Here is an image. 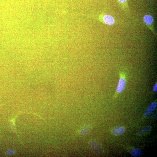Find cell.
Listing matches in <instances>:
<instances>
[{
	"label": "cell",
	"mask_w": 157,
	"mask_h": 157,
	"mask_svg": "<svg viewBox=\"0 0 157 157\" xmlns=\"http://www.w3.org/2000/svg\"><path fill=\"white\" fill-rule=\"evenodd\" d=\"M120 79L117 86L116 91L117 93H120L123 91L126 86L127 80V76L126 73L121 71L119 73Z\"/></svg>",
	"instance_id": "cell-1"
},
{
	"label": "cell",
	"mask_w": 157,
	"mask_h": 157,
	"mask_svg": "<svg viewBox=\"0 0 157 157\" xmlns=\"http://www.w3.org/2000/svg\"><path fill=\"white\" fill-rule=\"evenodd\" d=\"M90 146L92 149L96 153H100L102 151L100 145L96 141H91L90 143Z\"/></svg>",
	"instance_id": "cell-2"
},
{
	"label": "cell",
	"mask_w": 157,
	"mask_h": 157,
	"mask_svg": "<svg viewBox=\"0 0 157 157\" xmlns=\"http://www.w3.org/2000/svg\"><path fill=\"white\" fill-rule=\"evenodd\" d=\"M143 20L146 24L153 31V18L152 16L150 15H146L144 17Z\"/></svg>",
	"instance_id": "cell-3"
},
{
	"label": "cell",
	"mask_w": 157,
	"mask_h": 157,
	"mask_svg": "<svg viewBox=\"0 0 157 157\" xmlns=\"http://www.w3.org/2000/svg\"><path fill=\"white\" fill-rule=\"evenodd\" d=\"M157 107V103L154 102L150 105L149 107L147 108L144 113V116L147 117L151 114L156 109Z\"/></svg>",
	"instance_id": "cell-4"
},
{
	"label": "cell",
	"mask_w": 157,
	"mask_h": 157,
	"mask_svg": "<svg viewBox=\"0 0 157 157\" xmlns=\"http://www.w3.org/2000/svg\"><path fill=\"white\" fill-rule=\"evenodd\" d=\"M103 20L105 23L109 25H113L115 23V20L114 17L108 15L104 16Z\"/></svg>",
	"instance_id": "cell-5"
},
{
	"label": "cell",
	"mask_w": 157,
	"mask_h": 157,
	"mask_svg": "<svg viewBox=\"0 0 157 157\" xmlns=\"http://www.w3.org/2000/svg\"><path fill=\"white\" fill-rule=\"evenodd\" d=\"M125 130L124 128L122 127H118L114 129L113 133L115 135H119L124 133Z\"/></svg>",
	"instance_id": "cell-6"
},
{
	"label": "cell",
	"mask_w": 157,
	"mask_h": 157,
	"mask_svg": "<svg viewBox=\"0 0 157 157\" xmlns=\"http://www.w3.org/2000/svg\"><path fill=\"white\" fill-rule=\"evenodd\" d=\"M131 153L133 156L135 157L140 156L143 154L142 150L140 148H138L133 150L131 152Z\"/></svg>",
	"instance_id": "cell-7"
},
{
	"label": "cell",
	"mask_w": 157,
	"mask_h": 157,
	"mask_svg": "<svg viewBox=\"0 0 157 157\" xmlns=\"http://www.w3.org/2000/svg\"><path fill=\"white\" fill-rule=\"evenodd\" d=\"M151 129V127L150 126L146 127L143 128V129L139 131V132H138V135H140L143 134H144V133L146 132L147 131Z\"/></svg>",
	"instance_id": "cell-8"
},
{
	"label": "cell",
	"mask_w": 157,
	"mask_h": 157,
	"mask_svg": "<svg viewBox=\"0 0 157 157\" xmlns=\"http://www.w3.org/2000/svg\"><path fill=\"white\" fill-rule=\"evenodd\" d=\"M91 127L89 126H86L85 127L83 130H82V134H86L87 133L89 132L90 130H91Z\"/></svg>",
	"instance_id": "cell-9"
},
{
	"label": "cell",
	"mask_w": 157,
	"mask_h": 157,
	"mask_svg": "<svg viewBox=\"0 0 157 157\" xmlns=\"http://www.w3.org/2000/svg\"><path fill=\"white\" fill-rule=\"evenodd\" d=\"M14 153V151L13 150L8 151L6 153V154L7 155H10L13 154Z\"/></svg>",
	"instance_id": "cell-10"
},
{
	"label": "cell",
	"mask_w": 157,
	"mask_h": 157,
	"mask_svg": "<svg viewBox=\"0 0 157 157\" xmlns=\"http://www.w3.org/2000/svg\"><path fill=\"white\" fill-rule=\"evenodd\" d=\"M153 91L155 92H157V84H155L153 88Z\"/></svg>",
	"instance_id": "cell-11"
},
{
	"label": "cell",
	"mask_w": 157,
	"mask_h": 157,
	"mask_svg": "<svg viewBox=\"0 0 157 157\" xmlns=\"http://www.w3.org/2000/svg\"><path fill=\"white\" fill-rule=\"evenodd\" d=\"M157 118V113L153 115L152 118V119L153 120H155Z\"/></svg>",
	"instance_id": "cell-12"
},
{
	"label": "cell",
	"mask_w": 157,
	"mask_h": 157,
	"mask_svg": "<svg viewBox=\"0 0 157 157\" xmlns=\"http://www.w3.org/2000/svg\"><path fill=\"white\" fill-rule=\"evenodd\" d=\"M118 0L120 2L122 3H123L126 2L127 0Z\"/></svg>",
	"instance_id": "cell-13"
}]
</instances>
